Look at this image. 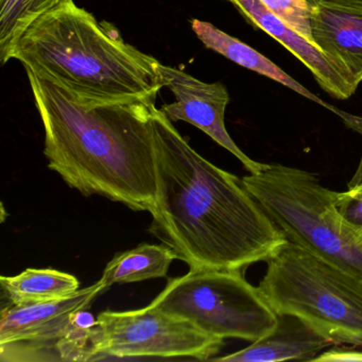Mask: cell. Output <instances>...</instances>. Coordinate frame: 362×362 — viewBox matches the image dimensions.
<instances>
[{
  "mask_svg": "<svg viewBox=\"0 0 362 362\" xmlns=\"http://www.w3.org/2000/svg\"><path fill=\"white\" fill-rule=\"evenodd\" d=\"M332 342L293 315H277V324L268 336L252 342L250 346L223 356L211 358L224 362H279L287 360L313 361Z\"/></svg>",
  "mask_w": 362,
  "mask_h": 362,
  "instance_id": "obj_12",
  "label": "cell"
},
{
  "mask_svg": "<svg viewBox=\"0 0 362 362\" xmlns=\"http://www.w3.org/2000/svg\"><path fill=\"white\" fill-rule=\"evenodd\" d=\"M158 196L149 232L190 270H240L287 241L243 180L198 153L153 109Z\"/></svg>",
  "mask_w": 362,
  "mask_h": 362,
  "instance_id": "obj_1",
  "label": "cell"
},
{
  "mask_svg": "<svg viewBox=\"0 0 362 362\" xmlns=\"http://www.w3.org/2000/svg\"><path fill=\"white\" fill-rule=\"evenodd\" d=\"M160 75L163 86L168 88L175 97V103L160 107L170 122H185L200 129L238 158L251 175L269 166L255 162L243 153L226 131L224 116L230 95L223 84L206 83L182 69L163 64L160 65Z\"/></svg>",
  "mask_w": 362,
  "mask_h": 362,
  "instance_id": "obj_9",
  "label": "cell"
},
{
  "mask_svg": "<svg viewBox=\"0 0 362 362\" xmlns=\"http://www.w3.org/2000/svg\"><path fill=\"white\" fill-rule=\"evenodd\" d=\"M243 182L287 240L362 281L361 230L343 219L336 192L317 175L273 164Z\"/></svg>",
  "mask_w": 362,
  "mask_h": 362,
  "instance_id": "obj_4",
  "label": "cell"
},
{
  "mask_svg": "<svg viewBox=\"0 0 362 362\" xmlns=\"http://www.w3.org/2000/svg\"><path fill=\"white\" fill-rule=\"evenodd\" d=\"M224 340L189 322L149 306L103 311L90 332V360L115 358H192L211 360Z\"/></svg>",
  "mask_w": 362,
  "mask_h": 362,
  "instance_id": "obj_7",
  "label": "cell"
},
{
  "mask_svg": "<svg viewBox=\"0 0 362 362\" xmlns=\"http://www.w3.org/2000/svg\"><path fill=\"white\" fill-rule=\"evenodd\" d=\"M150 305L222 340L255 342L277 324V313L259 287L247 283L240 270H189L169 279Z\"/></svg>",
  "mask_w": 362,
  "mask_h": 362,
  "instance_id": "obj_6",
  "label": "cell"
},
{
  "mask_svg": "<svg viewBox=\"0 0 362 362\" xmlns=\"http://www.w3.org/2000/svg\"><path fill=\"white\" fill-rule=\"evenodd\" d=\"M313 361H362V351H354L344 347H332L315 357Z\"/></svg>",
  "mask_w": 362,
  "mask_h": 362,
  "instance_id": "obj_19",
  "label": "cell"
},
{
  "mask_svg": "<svg viewBox=\"0 0 362 362\" xmlns=\"http://www.w3.org/2000/svg\"><path fill=\"white\" fill-rule=\"evenodd\" d=\"M361 232H362V230H361Z\"/></svg>",
  "mask_w": 362,
  "mask_h": 362,
  "instance_id": "obj_22",
  "label": "cell"
},
{
  "mask_svg": "<svg viewBox=\"0 0 362 362\" xmlns=\"http://www.w3.org/2000/svg\"><path fill=\"white\" fill-rule=\"evenodd\" d=\"M192 27L197 37L204 44L205 47L217 54L228 58L236 64L250 69V71H256L259 75L270 78L287 88H291L294 92L323 107L332 110L336 113L337 110L330 105H326L321 99L317 98L313 93L304 88L302 84L296 82L293 78L281 71L279 66L274 64L272 61L262 56L260 52H256L253 48L250 47L247 44L243 43L239 40L230 37L228 33L218 29L211 23L202 22V21L192 20Z\"/></svg>",
  "mask_w": 362,
  "mask_h": 362,
  "instance_id": "obj_13",
  "label": "cell"
},
{
  "mask_svg": "<svg viewBox=\"0 0 362 362\" xmlns=\"http://www.w3.org/2000/svg\"><path fill=\"white\" fill-rule=\"evenodd\" d=\"M4 296L10 305L60 300L79 290L77 277L54 269L29 268L14 276L0 277Z\"/></svg>",
  "mask_w": 362,
  "mask_h": 362,
  "instance_id": "obj_14",
  "label": "cell"
},
{
  "mask_svg": "<svg viewBox=\"0 0 362 362\" xmlns=\"http://www.w3.org/2000/svg\"><path fill=\"white\" fill-rule=\"evenodd\" d=\"M310 3L332 4V5L342 6V7L351 8V9H357L362 11V0H309Z\"/></svg>",
  "mask_w": 362,
  "mask_h": 362,
  "instance_id": "obj_20",
  "label": "cell"
},
{
  "mask_svg": "<svg viewBox=\"0 0 362 362\" xmlns=\"http://www.w3.org/2000/svg\"><path fill=\"white\" fill-rule=\"evenodd\" d=\"M26 71L94 103L147 100L162 90L160 63L127 44L119 31L73 0L37 20L18 42Z\"/></svg>",
  "mask_w": 362,
  "mask_h": 362,
  "instance_id": "obj_3",
  "label": "cell"
},
{
  "mask_svg": "<svg viewBox=\"0 0 362 362\" xmlns=\"http://www.w3.org/2000/svg\"><path fill=\"white\" fill-rule=\"evenodd\" d=\"M45 131L48 167L83 196L153 211L158 196L153 109L147 100L82 101L26 71Z\"/></svg>",
  "mask_w": 362,
  "mask_h": 362,
  "instance_id": "obj_2",
  "label": "cell"
},
{
  "mask_svg": "<svg viewBox=\"0 0 362 362\" xmlns=\"http://www.w3.org/2000/svg\"><path fill=\"white\" fill-rule=\"evenodd\" d=\"M313 4V43L347 78L362 82V11L332 4Z\"/></svg>",
  "mask_w": 362,
  "mask_h": 362,
  "instance_id": "obj_11",
  "label": "cell"
},
{
  "mask_svg": "<svg viewBox=\"0 0 362 362\" xmlns=\"http://www.w3.org/2000/svg\"><path fill=\"white\" fill-rule=\"evenodd\" d=\"M334 205L345 221L362 230V185L334 192Z\"/></svg>",
  "mask_w": 362,
  "mask_h": 362,
  "instance_id": "obj_18",
  "label": "cell"
},
{
  "mask_svg": "<svg viewBox=\"0 0 362 362\" xmlns=\"http://www.w3.org/2000/svg\"><path fill=\"white\" fill-rule=\"evenodd\" d=\"M262 3L290 28L313 42V4L309 0H262Z\"/></svg>",
  "mask_w": 362,
  "mask_h": 362,
  "instance_id": "obj_17",
  "label": "cell"
},
{
  "mask_svg": "<svg viewBox=\"0 0 362 362\" xmlns=\"http://www.w3.org/2000/svg\"><path fill=\"white\" fill-rule=\"evenodd\" d=\"M360 185H362V158L361 160H360L359 166H358L357 171H356L354 177H351V181L349 182L347 188H353Z\"/></svg>",
  "mask_w": 362,
  "mask_h": 362,
  "instance_id": "obj_21",
  "label": "cell"
},
{
  "mask_svg": "<svg viewBox=\"0 0 362 362\" xmlns=\"http://www.w3.org/2000/svg\"><path fill=\"white\" fill-rule=\"evenodd\" d=\"M69 0H0V63L16 57L18 42L42 16Z\"/></svg>",
  "mask_w": 362,
  "mask_h": 362,
  "instance_id": "obj_16",
  "label": "cell"
},
{
  "mask_svg": "<svg viewBox=\"0 0 362 362\" xmlns=\"http://www.w3.org/2000/svg\"><path fill=\"white\" fill-rule=\"evenodd\" d=\"M254 26L264 30L304 63L325 92L337 99L349 98L358 84L347 78L313 43L272 13L262 0H228Z\"/></svg>",
  "mask_w": 362,
  "mask_h": 362,
  "instance_id": "obj_10",
  "label": "cell"
},
{
  "mask_svg": "<svg viewBox=\"0 0 362 362\" xmlns=\"http://www.w3.org/2000/svg\"><path fill=\"white\" fill-rule=\"evenodd\" d=\"M175 259H177L175 252L164 243H141L134 249L117 254L105 267L100 283L107 290L115 284L166 277Z\"/></svg>",
  "mask_w": 362,
  "mask_h": 362,
  "instance_id": "obj_15",
  "label": "cell"
},
{
  "mask_svg": "<svg viewBox=\"0 0 362 362\" xmlns=\"http://www.w3.org/2000/svg\"><path fill=\"white\" fill-rule=\"evenodd\" d=\"M260 291L277 315H296L334 345L362 347V281L287 240L268 260Z\"/></svg>",
  "mask_w": 362,
  "mask_h": 362,
  "instance_id": "obj_5",
  "label": "cell"
},
{
  "mask_svg": "<svg viewBox=\"0 0 362 362\" xmlns=\"http://www.w3.org/2000/svg\"><path fill=\"white\" fill-rule=\"evenodd\" d=\"M100 281L60 300L1 309V361H80L73 315L105 291Z\"/></svg>",
  "mask_w": 362,
  "mask_h": 362,
  "instance_id": "obj_8",
  "label": "cell"
}]
</instances>
